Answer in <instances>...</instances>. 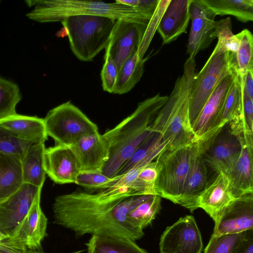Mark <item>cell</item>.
Here are the masks:
<instances>
[{
	"label": "cell",
	"instance_id": "obj_36",
	"mask_svg": "<svg viewBox=\"0 0 253 253\" xmlns=\"http://www.w3.org/2000/svg\"><path fill=\"white\" fill-rule=\"evenodd\" d=\"M249 230L220 236L212 235L204 253H231L246 237Z\"/></svg>",
	"mask_w": 253,
	"mask_h": 253
},
{
	"label": "cell",
	"instance_id": "obj_29",
	"mask_svg": "<svg viewBox=\"0 0 253 253\" xmlns=\"http://www.w3.org/2000/svg\"><path fill=\"white\" fill-rule=\"evenodd\" d=\"M215 16L230 15L247 23L253 20V0H201Z\"/></svg>",
	"mask_w": 253,
	"mask_h": 253
},
{
	"label": "cell",
	"instance_id": "obj_8",
	"mask_svg": "<svg viewBox=\"0 0 253 253\" xmlns=\"http://www.w3.org/2000/svg\"><path fill=\"white\" fill-rule=\"evenodd\" d=\"M55 145L70 147L82 137L98 132L97 125L70 101L49 110L43 119Z\"/></svg>",
	"mask_w": 253,
	"mask_h": 253
},
{
	"label": "cell",
	"instance_id": "obj_45",
	"mask_svg": "<svg viewBox=\"0 0 253 253\" xmlns=\"http://www.w3.org/2000/svg\"><path fill=\"white\" fill-rule=\"evenodd\" d=\"M24 253H44L42 251V248H40L38 249H35V250L28 249L26 248V250H25Z\"/></svg>",
	"mask_w": 253,
	"mask_h": 253
},
{
	"label": "cell",
	"instance_id": "obj_19",
	"mask_svg": "<svg viewBox=\"0 0 253 253\" xmlns=\"http://www.w3.org/2000/svg\"><path fill=\"white\" fill-rule=\"evenodd\" d=\"M241 143V153L226 175L230 192L235 199L253 194V139Z\"/></svg>",
	"mask_w": 253,
	"mask_h": 253
},
{
	"label": "cell",
	"instance_id": "obj_3",
	"mask_svg": "<svg viewBox=\"0 0 253 253\" xmlns=\"http://www.w3.org/2000/svg\"><path fill=\"white\" fill-rule=\"evenodd\" d=\"M195 57H189L182 75L176 80L173 90L150 127L158 132L172 150L198 141L189 117V103L192 83L195 76Z\"/></svg>",
	"mask_w": 253,
	"mask_h": 253
},
{
	"label": "cell",
	"instance_id": "obj_12",
	"mask_svg": "<svg viewBox=\"0 0 253 253\" xmlns=\"http://www.w3.org/2000/svg\"><path fill=\"white\" fill-rule=\"evenodd\" d=\"M147 26L127 20H117L105 55L112 59L118 72L131 54L138 50Z\"/></svg>",
	"mask_w": 253,
	"mask_h": 253
},
{
	"label": "cell",
	"instance_id": "obj_42",
	"mask_svg": "<svg viewBox=\"0 0 253 253\" xmlns=\"http://www.w3.org/2000/svg\"><path fill=\"white\" fill-rule=\"evenodd\" d=\"M26 247L7 237L0 242V253H24Z\"/></svg>",
	"mask_w": 253,
	"mask_h": 253
},
{
	"label": "cell",
	"instance_id": "obj_6",
	"mask_svg": "<svg viewBox=\"0 0 253 253\" xmlns=\"http://www.w3.org/2000/svg\"><path fill=\"white\" fill-rule=\"evenodd\" d=\"M198 142L172 150H166L157 157L158 175L155 185L157 195L178 204Z\"/></svg>",
	"mask_w": 253,
	"mask_h": 253
},
{
	"label": "cell",
	"instance_id": "obj_47",
	"mask_svg": "<svg viewBox=\"0 0 253 253\" xmlns=\"http://www.w3.org/2000/svg\"></svg>",
	"mask_w": 253,
	"mask_h": 253
},
{
	"label": "cell",
	"instance_id": "obj_18",
	"mask_svg": "<svg viewBox=\"0 0 253 253\" xmlns=\"http://www.w3.org/2000/svg\"><path fill=\"white\" fill-rule=\"evenodd\" d=\"M75 155L81 171H102L109 159V149L99 132L82 137L69 147Z\"/></svg>",
	"mask_w": 253,
	"mask_h": 253
},
{
	"label": "cell",
	"instance_id": "obj_28",
	"mask_svg": "<svg viewBox=\"0 0 253 253\" xmlns=\"http://www.w3.org/2000/svg\"><path fill=\"white\" fill-rule=\"evenodd\" d=\"M138 51L131 54L119 71L113 93H126L140 80L144 73L145 60L140 57Z\"/></svg>",
	"mask_w": 253,
	"mask_h": 253
},
{
	"label": "cell",
	"instance_id": "obj_35",
	"mask_svg": "<svg viewBox=\"0 0 253 253\" xmlns=\"http://www.w3.org/2000/svg\"><path fill=\"white\" fill-rule=\"evenodd\" d=\"M211 38L212 39L217 38V45L226 51L236 54L239 40L236 35L232 33L230 17L215 21Z\"/></svg>",
	"mask_w": 253,
	"mask_h": 253
},
{
	"label": "cell",
	"instance_id": "obj_4",
	"mask_svg": "<svg viewBox=\"0 0 253 253\" xmlns=\"http://www.w3.org/2000/svg\"><path fill=\"white\" fill-rule=\"evenodd\" d=\"M25 2L29 7L34 6L27 17L40 23L61 22L75 15H99L148 25L151 19L116 1L106 3L91 0H26Z\"/></svg>",
	"mask_w": 253,
	"mask_h": 253
},
{
	"label": "cell",
	"instance_id": "obj_33",
	"mask_svg": "<svg viewBox=\"0 0 253 253\" xmlns=\"http://www.w3.org/2000/svg\"><path fill=\"white\" fill-rule=\"evenodd\" d=\"M21 99L18 85L0 77V119L16 114V106Z\"/></svg>",
	"mask_w": 253,
	"mask_h": 253
},
{
	"label": "cell",
	"instance_id": "obj_16",
	"mask_svg": "<svg viewBox=\"0 0 253 253\" xmlns=\"http://www.w3.org/2000/svg\"><path fill=\"white\" fill-rule=\"evenodd\" d=\"M191 28L187 45L189 57H195L201 50L209 47L215 21V15L201 0H191L189 5Z\"/></svg>",
	"mask_w": 253,
	"mask_h": 253
},
{
	"label": "cell",
	"instance_id": "obj_40",
	"mask_svg": "<svg viewBox=\"0 0 253 253\" xmlns=\"http://www.w3.org/2000/svg\"><path fill=\"white\" fill-rule=\"evenodd\" d=\"M159 0H117L116 1L133 8L138 13L151 18Z\"/></svg>",
	"mask_w": 253,
	"mask_h": 253
},
{
	"label": "cell",
	"instance_id": "obj_14",
	"mask_svg": "<svg viewBox=\"0 0 253 253\" xmlns=\"http://www.w3.org/2000/svg\"><path fill=\"white\" fill-rule=\"evenodd\" d=\"M214 236L241 233L253 229V194L235 199L217 220Z\"/></svg>",
	"mask_w": 253,
	"mask_h": 253
},
{
	"label": "cell",
	"instance_id": "obj_1",
	"mask_svg": "<svg viewBox=\"0 0 253 253\" xmlns=\"http://www.w3.org/2000/svg\"><path fill=\"white\" fill-rule=\"evenodd\" d=\"M153 196H139L126 187L59 195L52 205L53 223L73 232L76 238L90 234L136 241L144 233L132 225L128 213Z\"/></svg>",
	"mask_w": 253,
	"mask_h": 253
},
{
	"label": "cell",
	"instance_id": "obj_26",
	"mask_svg": "<svg viewBox=\"0 0 253 253\" xmlns=\"http://www.w3.org/2000/svg\"><path fill=\"white\" fill-rule=\"evenodd\" d=\"M44 143L32 144L21 160L24 183L42 187L46 172L44 168Z\"/></svg>",
	"mask_w": 253,
	"mask_h": 253
},
{
	"label": "cell",
	"instance_id": "obj_7",
	"mask_svg": "<svg viewBox=\"0 0 253 253\" xmlns=\"http://www.w3.org/2000/svg\"><path fill=\"white\" fill-rule=\"evenodd\" d=\"M238 72L236 54L216 45L207 61L195 75L190 98L189 117L192 125L220 81Z\"/></svg>",
	"mask_w": 253,
	"mask_h": 253
},
{
	"label": "cell",
	"instance_id": "obj_32",
	"mask_svg": "<svg viewBox=\"0 0 253 253\" xmlns=\"http://www.w3.org/2000/svg\"><path fill=\"white\" fill-rule=\"evenodd\" d=\"M242 104L241 85L238 73L225 98L220 118V124L224 126L231 120L240 116L241 113Z\"/></svg>",
	"mask_w": 253,
	"mask_h": 253
},
{
	"label": "cell",
	"instance_id": "obj_46",
	"mask_svg": "<svg viewBox=\"0 0 253 253\" xmlns=\"http://www.w3.org/2000/svg\"><path fill=\"white\" fill-rule=\"evenodd\" d=\"M6 238L7 237L4 236L0 232V242Z\"/></svg>",
	"mask_w": 253,
	"mask_h": 253
},
{
	"label": "cell",
	"instance_id": "obj_9",
	"mask_svg": "<svg viewBox=\"0 0 253 253\" xmlns=\"http://www.w3.org/2000/svg\"><path fill=\"white\" fill-rule=\"evenodd\" d=\"M221 128L217 127L207 132L198 140L197 148L178 204L191 212L199 208V197L208 184L204 152Z\"/></svg>",
	"mask_w": 253,
	"mask_h": 253
},
{
	"label": "cell",
	"instance_id": "obj_24",
	"mask_svg": "<svg viewBox=\"0 0 253 253\" xmlns=\"http://www.w3.org/2000/svg\"><path fill=\"white\" fill-rule=\"evenodd\" d=\"M21 160L16 155L0 153V203L23 184Z\"/></svg>",
	"mask_w": 253,
	"mask_h": 253
},
{
	"label": "cell",
	"instance_id": "obj_10",
	"mask_svg": "<svg viewBox=\"0 0 253 253\" xmlns=\"http://www.w3.org/2000/svg\"><path fill=\"white\" fill-rule=\"evenodd\" d=\"M159 247L161 253H201L202 238L194 216L181 217L168 227L161 236Z\"/></svg>",
	"mask_w": 253,
	"mask_h": 253
},
{
	"label": "cell",
	"instance_id": "obj_15",
	"mask_svg": "<svg viewBox=\"0 0 253 253\" xmlns=\"http://www.w3.org/2000/svg\"><path fill=\"white\" fill-rule=\"evenodd\" d=\"M238 72L226 76L211 93L198 117L192 125L193 130L199 140L207 132L219 126L225 98Z\"/></svg>",
	"mask_w": 253,
	"mask_h": 253
},
{
	"label": "cell",
	"instance_id": "obj_22",
	"mask_svg": "<svg viewBox=\"0 0 253 253\" xmlns=\"http://www.w3.org/2000/svg\"><path fill=\"white\" fill-rule=\"evenodd\" d=\"M0 127L13 137L32 143H44L47 135L44 120L17 113L0 119Z\"/></svg>",
	"mask_w": 253,
	"mask_h": 253
},
{
	"label": "cell",
	"instance_id": "obj_5",
	"mask_svg": "<svg viewBox=\"0 0 253 253\" xmlns=\"http://www.w3.org/2000/svg\"><path fill=\"white\" fill-rule=\"evenodd\" d=\"M117 20L99 15H75L61 21L70 48L82 61H90L110 41Z\"/></svg>",
	"mask_w": 253,
	"mask_h": 253
},
{
	"label": "cell",
	"instance_id": "obj_11",
	"mask_svg": "<svg viewBox=\"0 0 253 253\" xmlns=\"http://www.w3.org/2000/svg\"><path fill=\"white\" fill-rule=\"evenodd\" d=\"M42 188L23 183L16 192L0 203V232L3 235L7 237L12 235L41 197Z\"/></svg>",
	"mask_w": 253,
	"mask_h": 253
},
{
	"label": "cell",
	"instance_id": "obj_31",
	"mask_svg": "<svg viewBox=\"0 0 253 253\" xmlns=\"http://www.w3.org/2000/svg\"><path fill=\"white\" fill-rule=\"evenodd\" d=\"M235 35L239 40L236 54V62L240 82L242 84L248 70L253 67V36L247 29Z\"/></svg>",
	"mask_w": 253,
	"mask_h": 253
},
{
	"label": "cell",
	"instance_id": "obj_27",
	"mask_svg": "<svg viewBox=\"0 0 253 253\" xmlns=\"http://www.w3.org/2000/svg\"><path fill=\"white\" fill-rule=\"evenodd\" d=\"M85 244L87 253H148L135 241L119 237L91 235Z\"/></svg>",
	"mask_w": 253,
	"mask_h": 253
},
{
	"label": "cell",
	"instance_id": "obj_34",
	"mask_svg": "<svg viewBox=\"0 0 253 253\" xmlns=\"http://www.w3.org/2000/svg\"><path fill=\"white\" fill-rule=\"evenodd\" d=\"M121 176L122 175L109 177L99 170L81 171L75 183L88 191H101L113 187Z\"/></svg>",
	"mask_w": 253,
	"mask_h": 253
},
{
	"label": "cell",
	"instance_id": "obj_41",
	"mask_svg": "<svg viewBox=\"0 0 253 253\" xmlns=\"http://www.w3.org/2000/svg\"><path fill=\"white\" fill-rule=\"evenodd\" d=\"M241 89L242 96V110L241 115L237 117L241 119L249 129L253 132V99L250 98L242 85Z\"/></svg>",
	"mask_w": 253,
	"mask_h": 253
},
{
	"label": "cell",
	"instance_id": "obj_39",
	"mask_svg": "<svg viewBox=\"0 0 253 253\" xmlns=\"http://www.w3.org/2000/svg\"><path fill=\"white\" fill-rule=\"evenodd\" d=\"M117 67L112 59L105 55V62L101 71V78L103 89L109 93H113L118 75Z\"/></svg>",
	"mask_w": 253,
	"mask_h": 253
},
{
	"label": "cell",
	"instance_id": "obj_37",
	"mask_svg": "<svg viewBox=\"0 0 253 253\" xmlns=\"http://www.w3.org/2000/svg\"><path fill=\"white\" fill-rule=\"evenodd\" d=\"M170 0H159L155 11L151 18L145 32L143 38L138 49V53L141 58L148 48L151 41L158 26L163 14Z\"/></svg>",
	"mask_w": 253,
	"mask_h": 253
},
{
	"label": "cell",
	"instance_id": "obj_43",
	"mask_svg": "<svg viewBox=\"0 0 253 253\" xmlns=\"http://www.w3.org/2000/svg\"><path fill=\"white\" fill-rule=\"evenodd\" d=\"M231 253H253V229L249 231L246 237Z\"/></svg>",
	"mask_w": 253,
	"mask_h": 253
},
{
	"label": "cell",
	"instance_id": "obj_38",
	"mask_svg": "<svg viewBox=\"0 0 253 253\" xmlns=\"http://www.w3.org/2000/svg\"><path fill=\"white\" fill-rule=\"evenodd\" d=\"M32 143L18 140L0 127V153L16 155L23 158Z\"/></svg>",
	"mask_w": 253,
	"mask_h": 253
},
{
	"label": "cell",
	"instance_id": "obj_20",
	"mask_svg": "<svg viewBox=\"0 0 253 253\" xmlns=\"http://www.w3.org/2000/svg\"><path fill=\"white\" fill-rule=\"evenodd\" d=\"M38 198L28 214L9 238L20 243L28 249L41 248V244L46 236L47 219L40 206Z\"/></svg>",
	"mask_w": 253,
	"mask_h": 253
},
{
	"label": "cell",
	"instance_id": "obj_17",
	"mask_svg": "<svg viewBox=\"0 0 253 253\" xmlns=\"http://www.w3.org/2000/svg\"><path fill=\"white\" fill-rule=\"evenodd\" d=\"M44 159L46 174L53 181L59 184L75 183L81 170L69 147L55 145L45 148Z\"/></svg>",
	"mask_w": 253,
	"mask_h": 253
},
{
	"label": "cell",
	"instance_id": "obj_30",
	"mask_svg": "<svg viewBox=\"0 0 253 253\" xmlns=\"http://www.w3.org/2000/svg\"><path fill=\"white\" fill-rule=\"evenodd\" d=\"M161 203V197L153 195L129 212L127 215L129 221L135 228L143 230L151 224L159 212Z\"/></svg>",
	"mask_w": 253,
	"mask_h": 253
},
{
	"label": "cell",
	"instance_id": "obj_13",
	"mask_svg": "<svg viewBox=\"0 0 253 253\" xmlns=\"http://www.w3.org/2000/svg\"><path fill=\"white\" fill-rule=\"evenodd\" d=\"M242 148L240 140L232 133L227 123L204 152L205 164L216 173L221 172L226 175L238 158Z\"/></svg>",
	"mask_w": 253,
	"mask_h": 253
},
{
	"label": "cell",
	"instance_id": "obj_2",
	"mask_svg": "<svg viewBox=\"0 0 253 253\" xmlns=\"http://www.w3.org/2000/svg\"><path fill=\"white\" fill-rule=\"evenodd\" d=\"M168 99L158 93L139 102L132 114L102 134L109 149V159L102 169L104 175H117L150 133L152 124Z\"/></svg>",
	"mask_w": 253,
	"mask_h": 253
},
{
	"label": "cell",
	"instance_id": "obj_44",
	"mask_svg": "<svg viewBox=\"0 0 253 253\" xmlns=\"http://www.w3.org/2000/svg\"><path fill=\"white\" fill-rule=\"evenodd\" d=\"M241 84L243 86L250 98L253 99V67L248 70L244 82Z\"/></svg>",
	"mask_w": 253,
	"mask_h": 253
},
{
	"label": "cell",
	"instance_id": "obj_23",
	"mask_svg": "<svg viewBox=\"0 0 253 253\" xmlns=\"http://www.w3.org/2000/svg\"><path fill=\"white\" fill-rule=\"evenodd\" d=\"M235 199L230 192L227 176L220 172L201 193L198 207L215 222Z\"/></svg>",
	"mask_w": 253,
	"mask_h": 253
},
{
	"label": "cell",
	"instance_id": "obj_25",
	"mask_svg": "<svg viewBox=\"0 0 253 253\" xmlns=\"http://www.w3.org/2000/svg\"><path fill=\"white\" fill-rule=\"evenodd\" d=\"M167 145L160 133L151 131L130 159L121 168L117 175L125 174L130 170L142 168L154 161Z\"/></svg>",
	"mask_w": 253,
	"mask_h": 253
},
{
	"label": "cell",
	"instance_id": "obj_21",
	"mask_svg": "<svg viewBox=\"0 0 253 253\" xmlns=\"http://www.w3.org/2000/svg\"><path fill=\"white\" fill-rule=\"evenodd\" d=\"M191 0H170L157 29L164 44L171 42L186 32L190 19L189 7Z\"/></svg>",
	"mask_w": 253,
	"mask_h": 253
}]
</instances>
